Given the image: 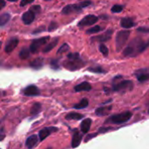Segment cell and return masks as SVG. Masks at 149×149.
<instances>
[{
  "instance_id": "4",
  "label": "cell",
  "mask_w": 149,
  "mask_h": 149,
  "mask_svg": "<svg viewBox=\"0 0 149 149\" xmlns=\"http://www.w3.org/2000/svg\"><path fill=\"white\" fill-rule=\"evenodd\" d=\"M133 116V113L129 111H126L120 113H117L114 114L113 116H111L107 121L106 123H113L115 125H120V124H123L126 123L127 121H129L131 120Z\"/></svg>"
},
{
  "instance_id": "35",
  "label": "cell",
  "mask_w": 149,
  "mask_h": 149,
  "mask_svg": "<svg viewBox=\"0 0 149 149\" xmlns=\"http://www.w3.org/2000/svg\"><path fill=\"white\" fill-rule=\"evenodd\" d=\"M30 10H31V11H33L35 14H38V12H40L41 7H40V5H34V6H31Z\"/></svg>"
},
{
  "instance_id": "3",
  "label": "cell",
  "mask_w": 149,
  "mask_h": 149,
  "mask_svg": "<svg viewBox=\"0 0 149 149\" xmlns=\"http://www.w3.org/2000/svg\"><path fill=\"white\" fill-rule=\"evenodd\" d=\"M130 33L131 31L129 30H122L117 33L116 38H115V47H116L117 52L122 51V49L124 48V46L128 41Z\"/></svg>"
},
{
  "instance_id": "42",
  "label": "cell",
  "mask_w": 149,
  "mask_h": 149,
  "mask_svg": "<svg viewBox=\"0 0 149 149\" xmlns=\"http://www.w3.org/2000/svg\"><path fill=\"white\" fill-rule=\"evenodd\" d=\"M46 149H52V148H46Z\"/></svg>"
},
{
  "instance_id": "38",
  "label": "cell",
  "mask_w": 149,
  "mask_h": 149,
  "mask_svg": "<svg viewBox=\"0 0 149 149\" xmlns=\"http://www.w3.org/2000/svg\"><path fill=\"white\" fill-rule=\"evenodd\" d=\"M96 135H97V134H89V135H88V136H87V137L86 138V141H86V142H87V141H89L90 139H92V138L95 137Z\"/></svg>"
},
{
  "instance_id": "5",
  "label": "cell",
  "mask_w": 149,
  "mask_h": 149,
  "mask_svg": "<svg viewBox=\"0 0 149 149\" xmlns=\"http://www.w3.org/2000/svg\"><path fill=\"white\" fill-rule=\"evenodd\" d=\"M90 4H92V2H90V1H83V2L78 3L67 4L63 8L61 12H62V14H65V15H68L72 12H79L82 9L88 7Z\"/></svg>"
},
{
  "instance_id": "8",
  "label": "cell",
  "mask_w": 149,
  "mask_h": 149,
  "mask_svg": "<svg viewBox=\"0 0 149 149\" xmlns=\"http://www.w3.org/2000/svg\"><path fill=\"white\" fill-rule=\"evenodd\" d=\"M99 20V17L95 15H87L85 17H83L79 23V27H85V26H90L93 25L94 24H96Z\"/></svg>"
},
{
  "instance_id": "28",
  "label": "cell",
  "mask_w": 149,
  "mask_h": 149,
  "mask_svg": "<svg viewBox=\"0 0 149 149\" xmlns=\"http://www.w3.org/2000/svg\"><path fill=\"white\" fill-rule=\"evenodd\" d=\"M103 31V28H102L101 26H100V25H95V26H93V27L88 29V30L86 31V34H95V33H98V32H100V31Z\"/></svg>"
},
{
  "instance_id": "37",
  "label": "cell",
  "mask_w": 149,
  "mask_h": 149,
  "mask_svg": "<svg viewBox=\"0 0 149 149\" xmlns=\"http://www.w3.org/2000/svg\"><path fill=\"white\" fill-rule=\"evenodd\" d=\"M138 31H141V32H149V28L140 27V28H138Z\"/></svg>"
},
{
  "instance_id": "30",
  "label": "cell",
  "mask_w": 149,
  "mask_h": 149,
  "mask_svg": "<svg viewBox=\"0 0 149 149\" xmlns=\"http://www.w3.org/2000/svg\"><path fill=\"white\" fill-rule=\"evenodd\" d=\"M111 10L113 13H119V12H120V11L123 10V6L120 5V4H115V5H113L112 7Z\"/></svg>"
},
{
  "instance_id": "23",
  "label": "cell",
  "mask_w": 149,
  "mask_h": 149,
  "mask_svg": "<svg viewBox=\"0 0 149 149\" xmlns=\"http://www.w3.org/2000/svg\"><path fill=\"white\" fill-rule=\"evenodd\" d=\"M84 118V115L83 114H80V113H70L68 114L65 115V119L67 120H79L80 119H83Z\"/></svg>"
},
{
  "instance_id": "27",
  "label": "cell",
  "mask_w": 149,
  "mask_h": 149,
  "mask_svg": "<svg viewBox=\"0 0 149 149\" xmlns=\"http://www.w3.org/2000/svg\"><path fill=\"white\" fill-rule=\"evenodd\" d=\"M30 49L24 47L20 52H19V58L21 59H26L30 57Z\"/></svg>"
},
{
  "instance_id": "11",
  "label": "cell",
  "mask_w": 149,
  "mask_h": 149,
  "mask_svg": "<svg viewBox=\"0 0 149 149\" xmlns=\"http://www.w3.org/2000/svg\"><path fill=\"white\" fill-rule=\"evenodd\" d=\"M22 93L25 96H38V95L40 94L39 89L36 86H34V85H31V86L25 87L23 90Z\"/></svg>"
},
{
  "instance_id": "40",
  "label": "cell",
  "mask_w": 149,
  "mask_h": 149,
  "mask_svg": "<svg viewBox=\"0 0 149 149\" xmlns=\"http://www.w3.org/2000/svg\"><path fill=\"white\" fill-rule=\"evenodd\" d=\"M4 137H5V135H4V134H3V135H1V136H0V141H2L4 139Z\"/></svg>"
},
{
  "instance_id": "39",
  "label": "cell",
  "mask_w": 149,
  "mask_h": 149,
  "mask_svg": "<svg viewBox=\"0 0 149 149\" xmlns=\"http://www.w3.org/2000/svg\"><path fill=\"white\" fill-rule=\"evenodd\" d=\"M5 4H6V3H5L4 1L0 0V10H2V9L5 6Z\"/></svg>"
},
{
  "instance_id": "6",
  "label": "cell",
  "mask_w": 149,
  "mask_h": 149,
  "mask_svg": "<svg viewBox=\"0 0 149 149\" xmlns=\"http://www.w3.org/2000/svg\"><path fill=\"white\" fill-rule=\"evenodd\" d=\"M134 89V83L131 80H121L118 83L113 85V91L118 93H126L130 92Z\"/></svg>"
},
{
  "instance_id": "26",
  "label": "cell",
  "mask_w": 149,
  "mask_h": 149,
  "mask_svg": "<svg viewBox=\"0 0 149 149\" xmlns=\"http://www.w3.org/2000/svg\"><path fill=\"white\" fill-rule=\"evenodd\" d=\"M88 104H89V101L87 99H83L80 100V102H79L78 104H76L73 108L75 109H83V108H86L88 107Z\"/></svg>"
},
{
  "instance_id": "13",
  "label": "cell",
  "mask_w": 149,
  "mask_h": 149,
  "mask_svg": "<svg viewBox=\"0 0 149 149\" xmlns=\"http://www.w3.org/2000/svg\"><path fill=\"white\" fill-rule=\"evenodd\" d=\"M112 35H113V30H108L105 33H103L102 35H99V36H96V37L93 38L92 41L107 42V41H108L112 38Z\"/></svg>"
},
{
  "instance_id": "19",
  "label": "cell",
  "mask_w": 149,
  "mask_h": 149,
  "mask_svg": "<svg viewBox=\"0 0 149 149\" xmlns=\"http://www.w3.org/2000/svg\"><path fill=\"white\" fill-rule=\"evenodd\" d=\"M38 136L33 134V135H31L30 137L27 138L26 141H25V147L27 148L31 149L37 143H38Z\"/></svg>"
},
{
  "instance_id": "29",
  "label": "cell",
  "mask_w": 149,
  "mask_h": 149,
  "mask_svg": "<svg viewBox=\"0 0 149 149\" xmlns=\"http://www.w3.org/2000/svg\"><path fill=\"white\" fill-rule=\"evenodd\" d=\"M88 71L92 72H95V73H104V72H106V71L100 66L90 67V68H88Z\"/></svg>"
},
{
  "instance_id": "41",
  "label": "cell",
  "mask_w": 149,
  "mask_h": 149,
  "mask_svg": "<svg viewBox=\"0 0 149 149\" xmlns=\"http://www.w3.org/2000/svg\"><path fill=\"white\" fill-rule=\"evenodd\" d=\"M1 46H2V42L0 41V48H1Z\"/></svg>"
},
{
  "instance_id": "24",
  "label": "cell",
  "mask_w": 149,
  "mask_h": 149,
  "mask_svg": "<svg viewBox=\"0 0 149 149\" xmlns=\"http://www.w3.org/2000/svg\"><path fill=\"white\" fill-rule=\"evenodd\" d=\"M58 38H54L52 42H49V43L46 45V46L45 47V49L43 50V52H45V53L51 52V51L58 45Z\"/></svg>"
},
{
  "instance_id": "36",
  "label": "cell",
  "mask_w": 149,
  "mask_h": 149,
  "mask_svg": "<svg viewBox=\"0 0 149 149\" xmlns=\"http://www.w3.org/2000/svg\"><path fill=\"white\" fill-rule=\"evenodd\" d=\"M33 3V0H26V1H22L21 3H20V5L21 6H24V5H26V4H29V3Z\"/></svg>"
},
{
  "instance_id": "1",
  "label": "cell",
  "mask_w": 149,
  "mask_h": 149,
  "mask_svg": "<svg viewBox=\"0 0 149 149\" xmlns=\"http://www.w3.org/2000/svg\"><path fill=\"white\" fill-rule=\"evenodd\" d=\"M149 46V39L144 40L140 38H134L129 45L124 49L123 56L124 57H137L142 53Z\"/></svg>"
},
{
  "instance_id": "20",
  "label": "cell",
  "mask_w": 149,
  "mask_h": 149,
  "mask_svg": "<svg viewBox=\"0 0 149 149\" xmlns=\"http://www.w3.org/2000/svg\"><path fill=\"white\" fill-rule=\"evenodd\" d=\"M120 25L122 26V28L128 30L134 25V22L131 17H123L120 21Z\"/></svg>"
},
{
  "instance_id": "34",
  "label": "cell",
  "mask_w": 149,
  "mask_h": 149,
  "mask_svg": "<svg viewBox=\"0 0 149 149\" xmlns=\"http://www.w3.org/2000/svg\"><path fill=\"white\" fill-rule=\"evenodd\" d=\"M58 24L56 22H54V21H52V22H51V24H49V27H48V31H55V30L58 28Z\"/></svg>"
},
{
  "instance_id": "33",
  "label": "cell",
  "mask_w": 149,
  "mask_h": 149,
  "mask_svg": "<svg viewBox=\"0 0 149 149\" xmlns=\"http://www.w3.org/2000/svg\"><path fill=\"white\" fill-rule=\"evenodd\" d=\"M51 67L53 69V70H58L59 69V64H58V61L56 60V59H52L51 60Z\"/></svg>"
},
{
  "instance_id": "43",
  "label": "cell",
  "mask_w": 149,
  "mask_h": 149,
  "mask_svg": "<svg viewBox=\"0 0 149 149\" xmlns=\"http://www.w3.org/2000/svg\"><path fill=\"white\" fill-rule=\"evenodd\" d=\"M148 113H149V111H148Z\"/></svg>"
},
{
  "instance_id": "7",
  "label": "cell",
  "mask_w": 149,
  "mask_h": 149,
  "mask_svg": "<svg viewBox=\"0 0 149 149\" xmlns=\"http://www.w3.org/2000/svg\"><path fill=\"white\" fill-rule=\"evenodd\" d=\"M50 41V37L49 36H45V37H42V38H37V39H34L32 40L31 45H30V52H32V53H35L38 51V49L42 46V45H45L46 44H48Z\"/></svg>"
},
{
  "instance_id": "9",
  "label": "cell",
  "mask_w": 149,
  "mask_h": 149,
  "mask_svg": "<svg viewBox=\"0 0 149 149\" xmlns=\"http://www.w3.org/2000/svg\"><path fill=\"white\" fill-rule=\"evenodd\" d=\"M135 75L137 79L140 82H144L149 79V67L148 68H143L139 69L135 72Z\"/></svg>"
},
{
  "instance_id": "15",
  "label": "cell",
  "mask_w": 149,
  "mask_h": 149,
  "mask_svg": "<svg viewBox=\"0 0 149 149\" xmlns=\"http://www.w3.org/2000/svg\"><path fill=\"white\" fill-rule=\"evenodd\" d=\"M81 141H82V134L78 130H74L72 139V148H78L79 146Z\"/></svg>"
},
{
  "instance_id": "18",
  "label": "cell",
  "mask_w": 149,
  "mask_h": 149,
  "mask_svg": "<svg viewBox=\"0 0 149 149\" xmlns=\"http://www.w3.org/2000/svg\"><path fill=\"white\" fill-rule=\"evenodd\" d=\"M91 125H92V120L87 118V119H85L81 124H80V129H81V132L83 134H87L91 128Z\"/></svg>"
},
{
  "instance_id": "12",
  "label": "cell",
  "mask_w": 149,
  "mask_h": 149,
  "mask_svg": "<svg viewBox=\"0 0 149 149\" xmlns=\"http://www.w3.org/2000/svg\"><path fill=\"white\" fill-rule=\"evenodd\" d=\"M35 17H36V14L33 11H31V10H29L25 11L23 14V16H22V21H23V23L24 24H31L34 21Z\"/></svg>"
},
{
  "instance_id": "2",
  "label": "cell",
  "mask_w": 149,
  "mask_h": 149,
  "mask_svg": "<svg viewBox=\"0 0 149 149\" xmlns=\"http://www.w3.org/2000/svg\"><path fill=\"white\" fill-rule=\"evenodd\" d=\"M85 64L86 63L81 59L80 55L78 52H73L67 55V59L63 63V65L70 71H76L82 68Z\"/></svg>"
},
{
  "instance_id": "22",
  "label": "cell",
  "mask_w": 149,
  "mask_h": 149,
  "mask_svg": "<svg viewBox=\"0 0 149 149\" xmlns=\"http://www.w3.org/2000/svg\"><path fill=\"white\" fill-rule=\"evenodd\" d=\"M41 108H42V106H41V104H40V103H38V102L34 103V104L32 105V107H31V110H30V113H31V115L35 116V115L38 114V113H40V111H41Z\"/></svg>"
},
{
  "instance_id": "17",
  "label": "cell",
  "mask_w": 149,
  "mask_h": 149,
  "mask_svg": "<svg viewBox=\"0 0 149 149\" xmlns=\"http://www.w3.org/2000/svg\"><path fill=\"white\" fill-rule=\"evenodd\" d=\"M91 89H92V86L88 82H82L74 87L75 92H88Z\"/></svg>"
},
{
  "instance_id": "31",
  "label": "cell",
  "mask_w": 149,
  "mask_h": 149,
  "mask_svg": "<svg viewBox=\"0 0 149 149\" xmlns=\"http://www.w3.org/2000/svg\"><path fill=\"white\" fill-rule=\"evenodd\" d=\"M69 50V45L65 43V44H63V45L58 50V54L59 55V54H62V53H64V52H67Z\"/></svg>"
},
{
  "instance_id": "10",
  "label": "cell",
  "mask_w": 149,
  "mask_h": 149,
  "mask_svg": "<svg viewBox=\"0 0 149 149\" xmlns=\"http://www.w3.org/2000/svg\"><path fill=\"white\" fill-rule=\"evenodd\" d=\"M58 130V129L57 127H45V128H43V129H42V130H40V131H39V133H38L39 141H44L46 137H48L49 135H51L52 133L57 132Z\"/></svg>"
},
{
  "instance_id": "14",
  "label": "cell",
  "mask_w": 149,
  "mask_h": 149,
  "mask_svg": "<svg viewBox=\"0 0 149 149\" xmlns=\"http://www.w3.org/2000/svg\"><path fill=\"white\" fill-rule=\"evenodd\" d=\"M18 42H19V40H18V38H10V39L7 42V44H6V45H5V48H4L5 52L10 53V52L17 46Z\"/></svg>"
},
{
  "instance_id": "16",
  "label": "cell",
  "mask_w": 149,
  "mask_h": 149,
  "mask_svg": "<svg viewBox=\"0 0 149 149\" xmlns=\"http://www.w3.org/2000/svg\"><path fill=\"white\" fill-rule=\"evenodd\" d=\"M112 108H113L112 106H103V107L97 108L95 111V113L98 116H106L111 112Z\"/></svg>"
},
{
  "instance_id": "32",
  "label": "cell",
  "mask_w": 149,
  "mask_h": 149,
  "mask_svg": "<svg viewBox=\"0 0 149 149\" xmlns=\"http://www.w3.org/2000/svg\"><path fill=\"white\" fill-rule=\"evenodd\" d=\"M100 52L104 55V56H107L108 55V48L104 45V44H101L100 45Z\"/></svg>"
},
{
  "instance_id": "25",
  "label": "cell",
  "mask_w": 149,
  "mask_h": 149,
  "mask_svg": "<svg viewBox=\"0 0 149 149\" xmlns=\"http://www.w3.org/2000/svg\"><path fill=\"white\" fill-rule=\"evenodd\" d=\"M10 19V15L9 13H3L0 15V26L5 25Z\"/></svg>"
},
{
  "instance_id": "21",
  "label": "cell",
  "mask_w": 149,
  "mask_h": 149,
  "mask_svg": "<svg viewBox=\"0 0 149 149\" xmlns=\"http://www.w3.org/2000/svg\"><path fill=\"white\" fill-rule=\"evenodd\" d=\"M44 60L42 59V58H36V59H34V60H32L31 63H30V66L31 67H32L33 69H35V70H38V69H40L43 65H44Z\"/></svg>"
}]
</instances>
